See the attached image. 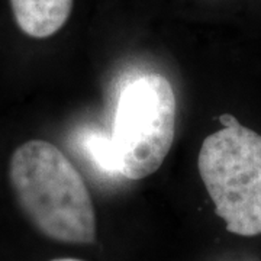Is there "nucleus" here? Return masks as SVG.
<instances>
[{"instance_id":"nucleus-3","label":"nucleus","mask_w":261,"mask_h":261,"mask_svg":"<svg viewBox=\"0 0 261 261\" xmlns=\"http://www.w3.org/2000/svg\"><path fill=\"white\" fill-rule=\"evenodd\" d=\"M176 96L164 75L142 74L122 90L109 140L115 171L129 180L155 173L174 140Z\"/></svg>"},{"instance_id":"nucleus-4","label":"nucleus","mask_w":261,"mask_h":261,"mask_svg":"<svg viewBox=\"0 0 261 261\" xmlns=\"http://www.w3.org/2000/svg\"><path fill=\"white\" fill-rule=\"evenodd\" d=\"M74 0H10L19 29L42 39L57 34L70 18Z\"/></svg>"},{"instance_id":"nucleus-5","label":"nucleus","mask_w":261,"mask_h":261,"mask_svg":"<svg viewBox=\"0 0 261 261\" xmlns=\"http://www.w3.org/2000/svg\"><path fill=\"white\" fill-rule=\"evenodd\" d=\"M51 261H83V260H79V258H56V260H51Z\"/></svg>"},{"instance_id":"nucleus-2","label":"nucleus","mask_w":261,"mask_h":261,"mask_svg":"<svg viewBox=\"0 0 261 261\" xmlns=\"http://www.w3.org/2000/svg\"><path fill=\"white\" fill-rule=\"evenodd\" d=\"M224 128L206 137L197 157L202 181L229 232L261 233V134L224 113Z\"/></svg>"},{"instance_id":"nucleus-1","label":"nucleus","mask_w":261,"mask_h":261,"mask_svg":"<svg viewBox=\"0 0 261 261\" xmlns=\"http://www.w3.org/2000/svg\"><path fill=\"white\" fill-rule=\"evenodd\" d=\"M9 180L19 207L47 238L93 244L96 214L83 177L54 144L32 140L13 151Z\"/></svg>"}]
</instances>
